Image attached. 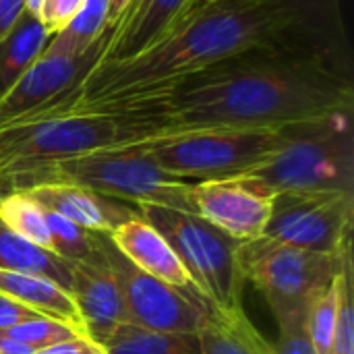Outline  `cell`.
I'll return each instance as SVG.
<instances>
[{
	"instance_id": "obj_13",
	"label": "cell",
	"mask_w": 354,
	"mask_h": 354,
	"mask_svg": "<svg viewBox=\"0 0 354 354\" xmlns=\"http://www.w3.org/2000/svg\"><path fill=\"white\" fill-rule=\"evenodd\" d=\"M102 234L97 239V253L89 261H73V278L68 295L85 326L89 340L104 344L108 336L127 322L122 290L110 261L102 251Z\"/></svg>"
},
{
	"instance_id": "obj_30",
	"label": "cell",
	"mask_w": 354,
	"mask_h": 354,
	"mask_svg": "<svg viewBox=\"0 0 354 354\" xmlns=\"http://www.w3.org/2000/svg\"><path fill=\"white\" fill-rule=\"evenodd\" d=\"M41 315H37L35 311H31L29 307H25L23 303L15 301L12 297H6L0 292V332H6L19 324L37 319Z\"/></svg>"
},
{
	"instance_id": "obj_17",
	"label": "cell",
	"mask_w": 354,
	"mask_h": 354,
	"mask_svg": "<svg viewBox=\"0 0 354 354\" xmlns=\"http://www.w3.org/2000/svg\"><path fill=\"white\" fill-rule=\"evenodd\" d=\"M193 0H135L114 27L104 60L131 58L162 39L189 12Z\"/></svg>"
},
{
	"instance_id": "obj_29",
	"label": "cell",
	"mask_w": 354,
	"mask_h": 354,
	"mask_svg": "<svg viewBox=\"0 0 354 354\" xmlns=\"http://www.w3.org/2000/svg\"><path fill=\"white\" fill-rule=\"evenodd\" d=\"M274 354H315L307 330V319L278 328V342L274 344Z\"/></svg>"
},
{
	"instance_id": "obj_14",
	"label": "cell",
	"mask_w": 354,
	"mask_h": 354,
	"mask_svg": "<svg viewBox=\"0 0 354 354\" xmlns=\"http://www.w3.org/2000/svg\"><path fill=\"white\" fill-rule=\"evenodd\" d=\"M274 6L286 21L288 46L348 64V41L340 0H255ZM351 66V64H348Z\"/></svg>"
},
{
	"instance_id": "obj_28",
	"label": "cell",
	"mask_w": 354,
	"mask_h": 354,
	"mask_svg": "<svg viewBox=\"0 0 354 354\" xmlns=\"http://www.w3.org/2000/svg\"><path fill=\"white\" fill-rule=\"evenodd\" d=\"M85 0H44L35 19L48 29L50 35L62 31L68 21L79 12Z\"/></svg>"
},
{
	"instance_id": "obj_21",
	"label": "cell",
	"mask_w": 354,
	"mask_h": 354,
	"mask_svg": "<svg viewBox=\"0 0 354 354\" xmlns=\"http://www.w3.org/2000/svg\"><path fill=\"white\" fill-rule=\"evenodd\" d=\"M50 37L48 29L27 10H23L12 29L0 37V97L41 56Z\"/></svg>"
},
{
	"instance_id": "obj_34",
	"label": "cell",
	"mask_w": 354,
	"mask_h": 354,
	"mask_svg": "<svg viewBox=\"0 0 354 354\" xmlns=\"http://www.w3.org/2000/svg\"><path fill=\"white\" fill-rule=\"evenodd\" d=\"M35 351H31L29 346L12 340L10 336H6L4 332H0V354H33Z\"/></svg>"
},
{
	"instance_id": "obj_7",
	"label": "cell",
	"mask_w": 354,
	"mask_h": 354,
	"mask_svg": "<svg viewBox=\"0 0 354 354\" xmlns=\"http://www.w3.org/2000/svg\"><path fill=\"white\" fill-rule=\"evenodd\" d=\"M342 253H315L259 236L239 245L236 261L243 280L266 297L280 328L307 319L311 303L338 274Z\"/></svg>"
},
{
	"instance_id": "obj_6",
	"label": "cell",
	"mask_w": 354,
	"mask_h": 354,
	"mask_svg": "<svg viewBox=\"0 0 354 354\" xmlns=\"http://www.w3.org/2000/svg\"><path fill=\"white\" fill-rule=\"evenodd\" d=\"M288 129H195L143 141L168 174L193 183L243 176L282 147Z\"/></svg>"
},
{
	"instance_id": "obj_18",
	"label": "cell",
	"mask_w": 354,
	"mask_h": 354,
	"mask_svg": "<svg viewBox=\"0 0 354 354\" xmlns=\"http://www.w3.org/2000/svg\"><path fill=\"white\" fill-rule=\"evenodd\" d=\"M0 292L23 303L37 315L60 322L71 330H75L79 336L87 338L85 326L81 322L73 297L52 280L0 270Z\"/></svg>"
},
{
	"instance_id": "obj_3",
	"label": "cell",
	"mask_w": 354,
	"mask_h": 354,
	"mask_svg": "<svg viewBox=\"0 0 354 354\" xmlns=\"http://www.w3.org/2000/svg\"><path fill=\"white\" fill-rule=\"evenodd\" d=\"M164 133V122L149 97L102 110L52 114L6 127L0 129V185L10 187L56 162L143 143Z\"/></svg>"
},
{
	"instance_id": "obj_31",
	"label": "cell",
	"mask_w": 354,
	"mask_h": 354,
	"mask_svg": "<svg viewBox=\"0 0 354 354\" xmlns=\"http://www.w3.org/2000/svg\"><path fill=\"white\" fill-rule=\"evenodd\" d=\"M33 354H104V348L85 336H75L71 340L58 342L44 351H35Z\"/></svg>"
},
{
	"instance_id": "obj_27",
	"label": "cell",
	"mask_w": 354,
	"mask_h": 354,
	"mask_svg": "<svg viewBox=\"0 0 354 354\" xmlns=\"http://www.w3.org/2000/svg\"><path fill=\"white\" fill-rule=\"evenodd\" d=\"M4 334L10 336L12 340L25 344V346H29L31 351H44L48 346H54L58 342H64V340L79 336L68 326L54 322V319H48V317H37V319L19 324V326L6 330Z\"/></svg>"
},
{
	"instance_id": "obj_35",
	"label": "cell",
	"mask_w": 354,
	"mask_h": 354,
	"mask_svg": "<svg viewBox=\"0 0 354 354\" xmlns=\"http://www.w3.org/2000/svg\"><path fill=\"white\" fill-rule=\"evenodd\" d=\"M207 2H212V0H193V2H191L189 12H193V10H197V8H201V6H203V4H207ZM189 12H187V15H189ZM187 15H185V17H187Z\"/></svg>"
},
{
	"instance_id": "obj_10",
	"label": "cell",
	"mask_w": 354,
	"mask_h": 354,
	"mask_svg": "<svg viewBox=\"0 0 354 354\" xmlns=\"http://www.w3.org/2000/svg\"><path fill=\"white\" fill-rule=\"evenodd\" d=\"M112 35L114 27L79 54L41 52V56L0 97V129L39 118L68 100L85 77L104 60Z\"/></svg>"
},
{
	"instance_id": "obj_5",
	"label": "cell",
	"mask_w": 354,
	"mask_h": 354,
	"mask_svg": "<svg viewBox=\"0 0 354 354\" xmlns=\"http://www.w3.org/2000/svg\"><path fill=\"white\" fill-rule=\"evenodd\" d=\"M243 176L272 193L354 191L353 114L290 127L282 147Z\"/></svg>"
},
{
	"instance_id": "obj_12",
	"label": "cell",
	"mask_w": 354,
	"mask_h": 354,
	"mask_svg": "<svg viewBox=\"0 0 354 354\" xmlns=\"http://www.w3.org/2000/svg\"><path fill=\"white\" fill-rule=\"evenodd\" d=\"M274 195L251 176H232L195 183L193 205L199 218L245 243L263 236Z\"/></svg>"
},
{
	"instance_id": "obj_23",
	"label": "cell",
	"mask_w": 354,
	"mask_h": 354,
	"mask_svg": "<svg viewBox=\"0 0 354 354\" xmlns=\"http://www.w3.org/2000/svg\"><path fill=\"white\" fill-rule=\"evenodd\" d=\"M108 0H85L68 25L46 44V54H79L108 31Z\"/></svg>"
},
{
	"instance_id": "obj_22",
	"label": "cell",
	"mask_w": 354,
	"mask_h": 354,
	"mask_svg": "<svg viewBox=\"0 0 354 354\" xmlns=\"http://www.w3.org/2000/svg\"><path fill=\"white\" fill-rule=\"evenodd\" d=\"M100 346L104 354H203L199 334L153 332L127 322Z\"/></svg>"
},
{
	"instance_id": "obj_24",
	"label": "cell",
	"mask_w": 354,
	"mask_h": 354,
	"mask_svg": "<svg viewBox=\"0 0 354 354\" xmlns=\"http://www.w3.org/2000/svg\"><path fill=\"white\" fill-rule=\"evenodd\" d=\"M0 222L15 234L54 253L46 209L21 189L0 195Z\"/></svg>"
},
{
	"instance_id": "obj_19",
	"label": "cell",
	"mask_w": 354,
	"mask_h": 354,
	"mask_svg": "<svg viewBox=\"0 0 354 354\" xmlns=\"http://www.w3.org/2000/svg\"><path fill=\"white\" fill-rule=\"evenodd\" d=\"M199 336L203 354H274V344L251 324L245 309L224 315L209 305Z\"/></svg>"
},
{
	"instance_id": "obj_36",
	"label": "cell",
	"mask_w": 354,
	"mask_h": 354,
	"mask_svg": "<svg viewBox=\"0 0 354 354\" xmlns=\"http://www.w3.org/2000/svg\"><path fill=\"white\" fill-rule=\"evenodd\" d=\"M0 224H2V222H0Z\"/></svg>"
},
{
	"instance_id": "obj_26",
	"label": "cell",
	"mask_w": 354,
	"mask_h": 354,
	"mask_svg": "<svg viewBox=\"0 0 354 354\" xmlns=\"http://www.w3.org/2000/svg\"><path fill=\"white\" fill-rule=\"evenodd\" d=\"M330 354H354V305H353V249L342 257V286L336 313V328Z\"/></svg>"
},
{
	"instance_id": "obj_8",
	"label": "cell",
	"mask_w": 354,
	"mask_h": 354,
	"mask_svg": "<svg viewBox=\"0 0 354 354\" xmlns=\"http://www.w3.org/2000/svg\"><path fill=\"white\" fill-rule=\"evenodd\" d=\"M139 214L170 243L197 292L220 313L243 311V276L236 261L241 241L228 236L197 214L139 205Z\"/></svg>"
},
{
	"instance_id": "obj_25",
	"label": "cell",
	"mask_w": 354,
	"mask_h": 354,
	"mask_svg": "<svg viewBox=\"0 0 354 354\" xmlns=\"http://www.w3.org/2000/svg\"><path fill=\"white\" fill-rule=\"evenodd\" d=\"M46 220L54 245V253L66 261H89L97 253V239L100 232L85 230L71 220L48 212L46 209Z\"/></svg>"
},
{
	"instance_id": "obj_9",
	"label": "cell",
	"mask_w": 354,
	"mask_h": 354,
	"mask_svg": "<svg viewBox=\"0 0 354 354\" xmlns=\"http://www.w3.org/2000/svg\"><path fill=\"white\" fill-rule=\"evenodd\" d=\"M354 191H282L274 195L263 236L315 253L353 245Z\"/></svg>"
},
{
	"instance_id": "obj_16",
	"label": "cell",
	"mask_w": 354,
	"mask_h": 354,
	"mask_svg": "<svg viewBox=\"0 0 354 354\" xmlns=\"http://www.w3.org/2000/svg\"><path fill=\"white\" fill-rule=\"evenodd\" d=\"M114 247L141 272L191 295H199L170 243L141 214L110 232ZM201 297V295H199Z\"/></svg>"
},
{
	"instance_id": "obj_20",
	"label": "cell",
	"mask_w": 354,
	"mask_h": 354,
	"mask_svg": "<svg viewBox=\"0 0 354 354\" xmlns=\"http://www.w3.org/2000/svg\"><path fill=\"white\" fill-rule=\"evenodd\" d=\"M0 270L52 280L66 292L73 278V261L15 234L4 224H0Z\"/></svg>"
},
{
	"instance_id": "obj_11",
	"label": "cell",
	"mask_w": 354,
	"mask_h": 354,
	"mask_svg": "<svg viewBox=\"0 0 354 354\" xmlns=\"http://www.w3.org/2000/svg\"><path fill=\"white\" fill-rule=\"evenodd\" d=\"M102 251L116 272L127 324L170 334H199L209 303L191 292H183L135 268L110 241L102 234Z\"/></svg>"
},
{
	"instance_id": "obj_1",
	"label": "cell",
	"mask_w": 354,
	"mask_h": 354,
	"mask_svg": "<svg viewBox=\"0 0 354 354\" xmlns=\"http://www.w3.org/2000/svg\"><path fill=\"white\" fill-rule=\"evenodd\" d=\"M168 133L286 129L354 112L353 73L330 56L276 46L214 64L149 95Z\"/></svg>"
},
{
	"instance_id": "obj_4",
	"label": "cell",
	"mask_w": 354,
	"mask_h": 354,
	"mask_svg": "<svg viewBox=\"0 0 354 354\" xmlns=\"http://www.w3.org/2000/svg\"><path fill=\"white\" fill-rule=\"evenodd\" d=\"M37 183H71L137 207L162 205L195 214V183L162 170L143 149V143L100 149L56 162L17 180L8 189H23Z\"/></svg>"
},
{
	"instance_id": "obj_2",
	"label": "cell",
	"mask_w": 354,
	"mask_h": 354,
	"mask_svg": "<svg viewBox=\"0 0 354 354\" xmlns=\"http://www.w3.org/2000/svg\"><path fill=\"white\" fill-rule=\"evenodd\" d=\"M286 33L288 25L274 6L255 0H212L147 50L124 60H102L68 100L44 116L102 110L158 95L239 54L288 46Z\"/></svg>"
},
{
	"instance_id": "obj_32",
	"label": "cell",
	"mask_w": 354,
	"mask_h": 354,
	"mask_svg": "<svg viewBox=\"0 0 354 354\" xmlns=\"http://www.w3.org/2000/svg\"><path fill=\"white\" fill-rule=\"evenodd\" d=\"M25 10V0H0V37H4Z\"/></svg>"
},
{
	"instance_id": "obj_15",
	"label": "cell",
	"mask_w": 354,
	"mask_h": 354,
	"mask_svg": "<svg viewBox=\"0 0 354 354\" xmlns=\"http://www.w3.org/2000/svg\"><path fill=\"white\" fill-rule=\"evenodd\" d=\"M21 191L33 197L44 209L54 212L91 232L110 234L139 214V207H127L124 201L110 199L71 183H37L23 187Z\"/></svg>"
},
{
	"instance_id": "obj_33",
	"label": "cell",
	"mask_w": 354,
	"mask_h": 354,
	"mask_svg": "<svg viewBox=\"0 0 354 354\" xmlns=\"http://www.w3.org/2000/svg\"><path fill=\"white\" fill-rule=\"evenodd\" d=\"M135 0H108V27H116Z\"/></svg>"
}]
</instances>
